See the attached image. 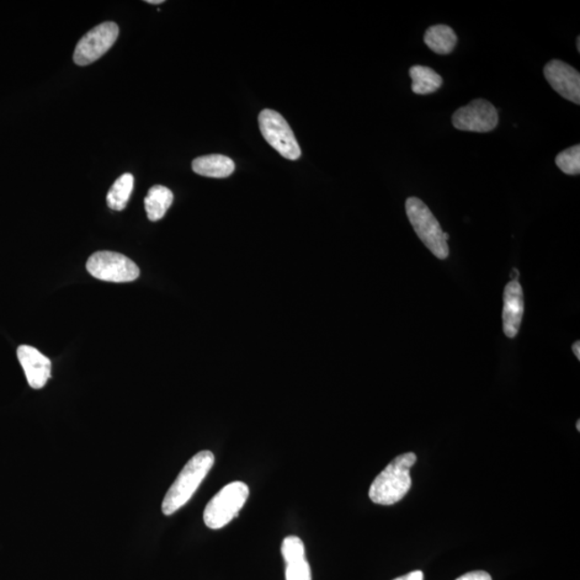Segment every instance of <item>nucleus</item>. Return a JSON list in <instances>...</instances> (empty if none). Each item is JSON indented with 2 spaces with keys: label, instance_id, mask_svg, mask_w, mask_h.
<instances>
[{
  "label": "nucleus",
  "instance_id": "1",
  "mask_svg": "<svg viewBox=\"0 0 580 580\" xmlns=\"http://www.w3.org/2000/svg\"><path fill=\"white\" fill-rule=\"evenodd\" d=\"M414 452L398 456L372 483L369 497L372 502L392 505L407 496L412 487L411 467L416 462Z\"/></svg>",
  "mask_w": 580,
  "mask_h": 580
},
{
  "label": "nucleus",
  "instance_id": "2",
  "mask_svg": "<svg viewBox=\"0 0 580 580\" xmlns=\"http://www.w3.org/2000/svg\"><path fill=\"white\" fill-rule=\"evenodd\" d=\"M215 457L210 450H202L186 463L177 480L169 488L164 496L162 510L164 515L170 516L183 508L204 482L207 473L214 465Z\"/></svg>",
  "mask_w": 580,
  "mask_h": 580
},
{
  "label": "nucleus",
  "instance_id": "3",
  "mask_svg": "<svg viewBox=\"0 0 580 580\" xmlns=\"http://www.w3.org/2000/svg\"><path fill=\"white\" fill-rule=\"evenodd\" d=\"M406 209L415 232L417 233L418 238L429 251L439 259L449 257L450 248L447 241H449L450 235L443 231L439 221L436 220L424 202L416 197H409L407 200Z\"/></svg>",
  "mask_w": 580,
  "mask_h": 580
},
{
  "label": "nucleus",
  "instance_id": "4",
  "mask_svg": "<svg viewBox=\"0 0 580 580\" xmlns=\"http://www.w3.org/2000/svg\"><path fill=\"white\" fill-rule=\"evenodd\" d=\"M249 489L246 483L233 482L223 487L207 503L204 520L207 528L218 530L227 525L248 501Z\"/></svg>",
  "mask_w": 580,
  "mask_h": 580
},
{
  "label": "nucleus",
  "instance_id": "5",
  "mask_svg": "<svg viewBox=\"0 0 580 580\" xmlns=\"http://www.w3.org/2000/svg\"><path fill=\"white\" fill-rule=\"evenodd\" d=\"M259 129L265 140L278 151L282 156L297 161L301 156V148L294 131L279 112L265 109L258 118Z\"/></svg>",
  "mask_w": 580,
  "mask_h": 580
},
{
  "label": "nucleus",
  "instance_id": "6",
  "mask_svg": "<svg viewBox=\"0 0 580 580\" xmlns=\"http://www.w3.org/2000/svg\"><path fill=\"white\" fill-rule=\"evenodd\" d=\"M87 269L94 278L113 283H129L139 278L140 270L131 259L114 252H97L88 260Z\"/></svg>",
  "mask_w": 580,
  "mask_h": 580
},
{
  "label": "nucleus",
  "instance_id": "7",
  "mask_svg": "<svg viewBox=\"0 0 580 580\" xmlns=\"http://www.w3.org/2000/svg\"><path fill=\"white\" fill-rule=\"evenodd\" d=\"M120 33L114 22H105L90 29L79 41L73 53V61L79 66H87L97 60L115 44Z\"/></svg>",
  "mask_w": 580,
  "mask_h": 580
},
{
  "label": "nucleus",
  "instance_id": "8",
  "mask_svg": "<svg viewBox=\"0 0 580 580\" xmlns=\"http://www.w3.org/2000/svg\"><path fill=\"white\" fill-rule=\"evenodd\" d=\"M452 125L463 131L489 132L496 129L499 113L496 106L485 99H475L452 114Z\"/></svg>",
  "mask_w": 580,
  "mask_h": 580
},
{
  "label": "nucleus",
  "instance_id": "9",
  "mask_svg": "<svg viewBox=\"0 0 580 580\" xmlns=\"http://www.w3.org/2000/svg\"><path fill=\"white\" fill-rule=\"evenodd\" d=\"M547 82L564 99L580 104V74L568 63L553 60L544 68Z\"/></svg>",
  "mask_w": 580,
  "mask_h": 580
},
{
  "label": "nucleus",
  "instance_id": "10",
  "mask_svg": "<svg viewBox=\"0 0 580 580\" xmlns=\"http://www.w3.org/2000/svg\"><path fill=\"white\" fill-rule=\"evenodd\" d=\"M18 358L29 386L34 390L44 388L51 377L50 359L29 345L20 346Z\"/></svg>",
  "mask_w": 580,
  "mask_h": 580
},
{
  "label": "nucleus",
  "instance_id": "11",
  "mask_svg": "<svg viewBox=\"0 0 580 580\" xmlns=\"http://www.w3.org/2000/svg\"><path fill=\"white\" fill-rule=\"evenodd\" d=\"M503 300L504 333L514 339L518 334L525 312L524 291L518 281L509 282L505 287Z\"/></svg>",
  "mask_w": 580,
  "mask_h": 580
},
{
  "label": "nucleus",
  "instance_id": "12",
  "mask_svg": "<svg viewBox=\"0 0 580 580\" xmlns=\"http://www.w3.org/2000/svg\"><path fill=\"white\" fill-rule=\"evenodd\" d=\"M191 167H193L194 172L202 175V177L223 179L231 177L235 172L236 164L232 159L227 156L212 154V156L194 159Z\"/></svg>",
  "mask_w": 580,
  "mask_h": 580
},
{
  "label": "nucleus",
  "instance_id": "13",
  "mask_svg": "<svg viewBox=\"0 0 580 580\" xmlns=\"http://www.w3.org/2000/svg\"><path fill=\"white\" fill-rule=\"evenodd\" d=\"M424 40L429 49L436 53V55H447L454 51L458 37L455 30L450 26L440 24L431 26L425 31Z\"/></svg>",
  "mask_w": 580,
  "mask_h": 580
},
{
  "label": "nucleus",
  "instance_id": "14",
  "mask_svg": "<svg viewBox=\"0 0 580 580\" xmlns=\"http://www.w3.org/2000/svg\"><path fill=\"white\" fill-rule=\"evenodd\" d=\"M173 202V194L166 186L156 185L148 190L145 206L148 220L157 222L166 215Z\"/></svg>",
  "mask_w": 580,
  "mask_h": 580
},
{
  "label": "nucleus",
  "instance_id": "15",
  "mask_svg": "<svg viewBox=\"0 0 580 580\" xmlns=\"http://www.w3.org/2000/svg\"><path fill=\"white\" fill-rule=\"evenodd\" d=\"M412 78V90L417 95L435 93L443 84V79L433 68L425 66H413L409 69Z\"/></svg>",
  "mask_w": 580,
  "mask_h": 580
},
{
  "label": "nucleus",
  "instance_id": "16",
  "mask_svg": "<svg viewBox=\"0 0 580 580\" xmlns=\"http://www.w3.org/2000/svg\"><path fill=\"white\" fill-rule=\"evenodd\" d=\"M134 183L135 179L130 173H125L115 181L106 195V202L110 209L114 211L125 209L134 189Z\"/></svg>",
  "mask_w": 580,
  "mask_h": 580
},
{
  "label": "nucleus",
  "instance_id": "17",
  "mask_svg": "<svg viewBox=\"0 0 580 580\" xmlns=\"http://www.w3.org/2000/svg\"><path fill=\"white\" fill-rule=\"evenodd\" d=\"M556 164L566 174L578 175L580 173V146H574L559 153L556 157Z\"/></svg>",
  "mask_w": 580,
  "mask_h": 580
},
{
  "label": "nucleus",
  "instance_id": "18",
  "mask_svg": "<svg viewBox=\"0 0 580 580\" xmlns=\"http://www.w3.org/2000/svg\"><path fill=\"white\" fill-rule=\"evenodd\" d=\"M282 555L286 564L305 560V544L298 536H287L282 544Z\"/></svg>",
  "mask_w": 580,
  "mask_h": 580
},
{
  "label": "nucleus",
  "instance_id": "19",
  "mask_svg": "<svg viewBox=\"0 0 580 580\" xmlns=\"http://www.w3.org/2000/svg\"><path fill=\"white\" fill-rule=\"evenodd\" d=\"M286 580H312L310 564L306 560L286 564Z\"/></svg>",
  "mask_w": 580,
  "mask_h": 580
},
{
  "label": "nucleus",
  "instance_id": "20",
  "mask_svg": "<svg viewBox=\"0 0 580 580\" xmlns=\"http://www.w3.org/2000/svg\"><path fill=\"white\" fill-rule=\"evenodd\" d=\"M456 580H492V578L487 572L475 571L462 575Z\"/></svg>",
  "mask_w": 580,
  "mask_h": 580
},
{
  "label": "nucleus",
  "instance_id": "21",
  "mask_svg": "<svg viewBox=\"0 0 580 580\" xmlns=\"http://www.w3.org/2000/svg\"><path fill=\"white\" fill-rule=\"evenodd\" d=\"M393 580H424V573L422 571H414Z\"/></svg>",
  "mask_w": 580,
  "mask_h": 580
},
{
  "label": "nucleus",
  "instance_id": "22",
  "mask_svg": "<svg viewBox=\"0 0 580 580\" xmlns=\"http://www.w3.org/2000/svg\"><path fill=\"white\" fill-rule=\"evenodd\" d=\"M579 346H580L579 340H577V342H575L573 344V352H574V355L576 356L578 360L580 359V350H579L580 349H579Z\"/></svg>",
  "mask_w": 580,
  "mask_h": 580
},
{
  "label": "nucleus",
  "instance_id": "23",
  "mask_svg": "<svg viewBox=\"0 0 580 580\" xmlns=\"http://www.w3.org/2000/svg\"><path fill=\"white\" fill-rule=\"evenodd\" d=\"M147 3L151 4H164V0H147Z\"/></svg>",
  "mask_w": 580,
  "mask_h": 580
},
{
  "label": "nucleus",
  "instance_id": "24",
  "mask_svg": "<svg viewBox=\"0 0 580 580\" xmlns=\"http://www.w3.org/2000/svg\"><path fill=\"white\" fill-rule=\"evenodd\" d=\"M577 51L580 52V37L577 38Z\"/></svg>",
  "mask_w": 580,
  "mask_h": 580
},
{
  "label": "nucleus",
  "instance_id": "25",
  "mask_svg": "<svg viewBox=\"0 0 580 580\" xmlns=\"http://www.w3.org/2000/svg\"><path fill=\"white\" fill-rule=\"evenodd\" d=\"M577 430L580 431V420L577 422Z\"/></svg>",
  "mask_w": 580,
  "mask_h": 580
}]
</instances>
